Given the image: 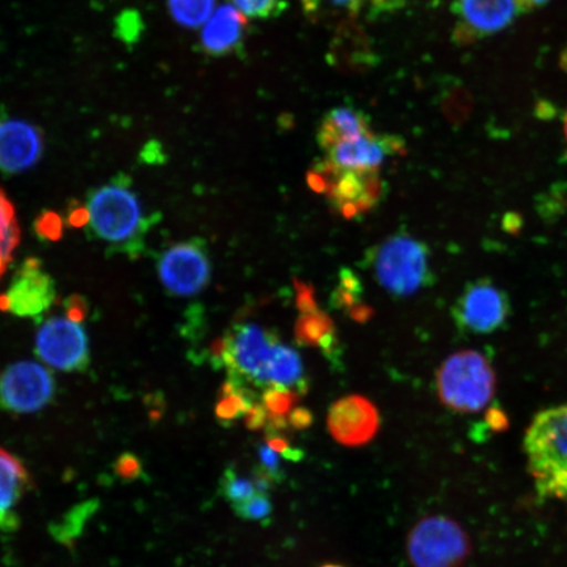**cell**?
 <instances>
[{
  "instance_id": "cell-23",
  "label": "cell",
  "mask_w": 567,
  "mask_h": 567,
  "mask_svg": "<svg viewBox=\"0 0 567 567\" xmlns=\"http://www.w3.org/2000/svg\"><path fill=\"white\" fill-rule=\"evenodd\" d=\"M382 2L385 0H302V6L308 17L318 20L328 17L359 16L365 6Z\"/></svg>"
},
{
  "instance_id": "cell-21",
  "label": "cell",
  "mask_w": 567,
  "mask_h": 567,
  "mask_svg": "<svg viewBox=\"0 0 567 567\" xmlns=\"http://www.w3.org/2000/svg\"><path fill=\"white\" fill-rule=\"evenodd\" d=\"M20 243V228L10 198L0 188V278L11 264L13 252Z\"/></svg>"
},
{
  "instance_id": "cell-14",
  "label": "cell",
  "mask_w": 567,
  "mask_h": 567,
  "mask_svg": "<svg viewBox=\"0 0 567 567\" xmlns=\"http://www.w3.org/2000/svg\"><path fill=\"white\" fill-rule=\"evenodd\" d=\"M44 153L39 126L25 120L0 116V172L18 175L31 169Z\"/></svg>"
},
{
  "instance_id": "cell-26",
  "label": "cell",
  "mask_w": 567,
  "mask_h": 567,
  "mask_svg": "<svg viewBox=\"0 0 567 567\" xmlns=\"http://www.w3.org/2000/svg\"><path fill=\"white\" fill-rule=\"evenodd\" d=\"M234 512L245 520H264L272 513V502L268 493L258 492L239 505L234 506Z\"/></svg>"
},
{
  "instance_id": "cell-27",
  "label": "cell",
  "mask_w": 567,
  "mask_h": 567,
  "mask_svg": "<svg viewBox=\"0 0 567 567\" xmlns=\"http://www.w3.org/2000/svg\"><path fill=\"white\" fill-rule=\"evenodd\" d=\"M246 19H268L281 10L280 0H231Z\"/></svg>"
},
{
  "instance_id": "cell-24",
  "label": "cell",
  "mask_w": 567,
  "mask_h": 567,
  "mask_svg": "<svg viewBox=\"0 0 567 567\" xmlns=\"http://www.w3.org/2000/svg\"><path fill=\"white\" fill-rule=\"evenodd\" d=\"M257 493L258 488L257 484H255V480L239 476L234 470H228L224 473L221 478V494L233 507L250 499L251 496Z\"/></svg>"
},
{
  "instance_id": "cell-8",
  "label": "cell",
  "mask_w": 567,
  "mask_h": 567,
  "mask_svg": "<svg viewBox=\"0 0 567 567\" xmlns=\"http://www.w3.org/2000/svg\"><path fill=\"white\" fill-rule=\"evenodd\" d=\"M509 315L512 307L505 290L487 279L467 284L452 310L460 331L474 336L498 331Z\"/></svg>"
},
{
  "instance_id": "cell-20",
  "label": "cell",
  "mask_w": 567,
  "mask_h": 567,
  "mask_svg": "<svg viewBox=\"0 0 567 567\" xmlns=\"http://www.w3.org/2000/svg\"><path fill=\"white\" fill-rule=\"evenodd\" d=\"M295 336L297 343L307 347H318L326 357L338 360V338L334 322L321 310L301 315L296 323Z\"/></svg>"
},
{
  "instance_id": "cell-28",
  "label": "cell",
  "mask_w": 567,
  "mask_h": 567,
  "mask_svg": "<svg viewBox=\"0 0 567 567\" xmlns=\"http://www.w3.org/2000/svg\"><path fill=\"white\" fill-rule=\"evenodd\" d=\"M145 25L137 11L127 10L116 19V38L125 44H134L144 33Z\"/></svg>"
},
{
  "instance_id": "cell-19",
  "label": "cell",
  "mask_w": 567,
  "mask_h": 567,
  "mask_svg": "<svg viewBox=\"0 0 567 567\" xmlns=\"http://www.w3.org/2000/svg\"><path fill=\"white\" fill-rule=\"evenodd\" d=\"M371 131L370 120L363 112L350 109V106H339L324 116L317 140L324 152L326 148L339 141L357 137Z\"/></svg>"
},
{
  "instance_id": "cell-32",
  "label": "cell",
  "mask_w": 567,
  "mask_h": 567,
  "mask_svg": "<svg viewBox=\"0 0 567 567\" xmlns=\"http://www.w3.org/2000/svg\"><path fill=\"white\" fill-rule=\"evenodd\" d=\"M296 282V288L299 290V295H297V307H299L302 315L313 313V311L318 310L313 288L297 280Z\"/></svg>"
},
{
  "instance_id": "cell-13",
  "label": "cell",
  "mask_w": 567,
  "mask_h": 567,
  "mask_svg": "<svg viewBox=\"0 0 567 567\" xmlns=\"http://www.w3.org/2000/svg\"><path fill=\"white\" fill-rule=\"evenodd\" d=\"M403 148L405 145L400 137L381 136L371 131L326 148L324 161L346 172L379 173L384 162Z\"/></svg>"
},
{
  "instance_id": "cell-11",
  "label": "cell",
  "mask_w": 567,
  "mask_h": 567,
  "mask_svg": "<svg viewBox=\"0 0 567 567\" xmlns=\"http://www.w3.org/2000/svg\"><path fill=\"white\" fill-rule=\"evenodd\" d=\"M55 297L51 274L40 259L28 258L17 269L7 292L0 295V310L20 318H35L52 307Z\"/></svg>"
},
{
  "instance_id": "cell-6",
  "label": "cell",
  "mask_w": 567,
  "mask_h": 567,
  "mask_svg": "<svg viewBox=\"0 0 567 567\" xmlns=\"http://www.w3.org/2000/svg\"><path fill=\"white\" fill-rule=\"evenodd\" d=\"M406 547L413 567H461L472 549L464 528L443 515L417 522L409 534Z\"/></svg>"
},
{
  "instance_id": "cell-16",
  "label": "cell",
  "mask_w": 567,
  "mask_h": 567,
  "mask_svg": "<svg viewBox=\"0 0 567 567\" xmlns=\"http://www.w3.org/2000/svg\"><path fill=\"white\" fill-rule=\"evenodd\" d=\"M520 11L517 0H456L455 38L470 42L505 30Z\"/></svg>"
},
{
  "instance_id": "cell-15",
  "label": "cell",
  "mask_w": 567,
  "mask_h": 567,
  "mask_svg": "<svg viewBox=\"0 0 567 567\" xmlns=\"http://www.w3.org/2000/svg\"><path fill=\"white\" fill-rule=\"evenodd\" d=\"M380 415L370 400L349 395L332 405L328 414V429L334 441L346 446L370 443L378 434Z\"/></svg>"
},
{
  "instance_id": "cell-36",
  "label": "cell",
  "mask_w": 567,
  "mask_h": 567,
  "mask_svg": "<svg viewBox=\"0 0 567 567\" xmlns=\"http://www.w3.org/2000/svg\"><path fill=\"white\" fill-rule=\"evenodd\" d=\"M69 221L75 228H82V226L89 224V212L86 208H76L70 212Z\"/></svg>"
},
{
  "instance_id": "cell-1",
  "label": "cell",
  "mask_w": 567,
  "mask_h": 567,
  "mask_svg": "<svg viewBox=\"0 0 567 567\" xmlns=\"http://www.w3.org/2000/svg\"><path fill=\"white\" fill-rule=\"evenodd\" d=\"M212 357L226 368L234 384L250 389L286 388L297 394L308 389L299 352L259 324L234 326L213 344Z\"/></svg>"
},
{
  "instance_id": "cell-29",
  "label": "cell",
  "mask_w": 567,
  "mask_h": 567,
  "mask_svg": "<svg viewBox=\"0 0 567 567\" xmlns=\"http://www.w3.org/2000/svg\"><path fill=\"white\" fill-rule=\"evenodd\" d=\"M258 456L260 473H264L269 480L272 481V484H278L284 478V472L281 470V453L274 450L271 445L267 442L259 445Z\"/></svg>"
},
{
  "instance_id": "cell-39",
  "label": "cell",
  "mask_w": 567,
  "mask_h": 567,
  "mask_svg": "<svg viewBox=\"0 0 567 567\" xmlns=\"http://www.w3.org/2000/svg\"><path fill=\"white\" fill-rule=\"evenodd\" d=\"M565 134H566V140H567V113H566V117H565Z\"/></svg>"
},
{
  "instance_id": "cell-38",
  "label": "cell",
  "mask_w": 567,
  "mask_h": 567,
  "mask_svg": "<svg viewBox=\"0 0 567 567\" xmlns=\"http://www.w3.org/2000/svg\"><path fill=\"white\" fill-rule=\"evenodd\" d=\"M547 2H549V0H517L520 11H530Z\"/></svg>"
},
{
  "instance_id": "cell-9",
  "label": "cell",
  "mask_w": 567,
  "mask_h": 567,
  "mask_svg": "<svg viewBox=\"0 0 567 567\" xmlns=\"http://www.w3.org/2000/svg\"><path fill=\"white\" fill-rule=\"evenodd\" d=\"M55 392L51 371L35 361H18L0 372V409L31 414L49 405Z\"/></svg>"
},
{
  "instance_id": "cell-34",
  "label": "cell",
  "mask_w": 567,
  "mask_h": 567,
  "mask_svg": "<svg viewBox=\"0 0 567 567\" xmlns=\"http://www.w3.org/2000/svg\"><path fill=\"white\" fill-rule=\"evenodd\" d=\"M339 286L351 290L353 293L363 295V284H361L359 276L350 268L340 269Z\"/></svg>"
},
{
  "instance_id": "cell-3",
  "label": "cell",
  "mask_w": 567,
  "mask_h": 567,
  "mask_svg": "<svg viewBox=\"0 0 567 567\" xmlns=\"http://www.w3.org/2000/svg\"><path fill=\"white\" fill-rule=\"evenodd\" d=\"M524 452L538 495L567 502V405L535 416L524 437Z\"/></svg>"
},
{
  "instance_id": "cell-33",
  "label": "cell",
  "mask_w": 567,
  "mask_h": 567,
  "mask_svg": "<svg viewBox=\"0 0 567 567\" xmlns=\"http://www.w3.org/2000/svg\"><path fill=\"white\" fill-rule=\"evenodd\" d=\"M87 303L86 300L81 296H71L65 302L66 317L71 321L81 323L87 316Z\"/></svg>"
},
{
  "instance_id": "cell-30",
  "label": "cell",
  "mask_w": 567,
  "mask_h": 567,
  "mask_svg": "<svg viewBox=\"0 0 567 567\" xmlns=\"http://www.w3.org/2000/svg\"><path fill=\"white\" fill-rule=\"evenodd\" d=\"M35 231L42 239L59 240L62 237L61 217L53 212L42 213L35 223Z\"/></svg>"
},
{
  "instance_id": "cell-2",
  "label": "cell",
  "mask_w": 567,
  "mask_h": 567,
  "mask_svg": "<svg viewBox=\"0 0 567 567\" xmlns=\"http://www.w3.org/2000/svg\"><path fill=\"white\" fill-rule=\"evenodd\" d=\"M89 233L113 254L138 258L153 219L146 215L130 177L118 175L87 195Z\"/></svg>"
},
{
  "instance_id": "cell-17",
  "label": "cell",
  "mask_w": 567,
  "mask_h": 567,
  "mask_svg": "<svg viewBox=\"0 0 567 567\" xmlns=\"http://www.w3.org/2000/svg\"><path fill=\"white\" fill-rule=\"evenodd\" d=\"M31 487L30 473L12 453L0 449V532L19 527L18 508Z\"/></svg>"
},
{
  "instance_id": "cell-10",
  "label": "cell",
  "mask_w": 567,
  "mask_h": 567,
  "mask_svg": "<svg viewBox=\"0 0 567 567\" xmlns=\"http://www.w3.org/2000/svg\"><path fill=\"white\" fill-rule=\"evenodd\" d=\"M35 352L54 370L82 372L90 364L87 332L68 317L48 319L35 336Z\"/></svg>"
},
{
  "instance_id": "cell-7",
  "label": "cell",
  "mask_w": 567,
  "mask_h": 567,
  "mask_svg": "<svg viewBox=\"0 0 567 567\" xmlns=\"http://www.w3.org/2000/svg\"><path fill=\"white\" fill-rule=\"evenodd\" d=\"M157 267L162 286L176 297L203 292L212 278L209 250L200 238L169 245L161 252Z\"/></svg>"
},
{
  "instance_id": "cell-40",
  "label": "cell",
  "mask_w": 567,
  "mask_h": 567,
  "mask_svg": "<svg viewBox=\"0 0 567 567\" xmlns=\"http://www.w3.org/2000/svg\"><path fill=\"white\" fill-rule=\"evenodd\" d=\"M322 567H343V566H339V565H324Z\"/></svg>"
},
{
  "instance_id": "cell-37",
  "label": "cell",
  "mask_w": 567,
  "mask_h": 567,
  "mask_svg": "<svg viewBox=\"0 0 567 567\" xmlns=\"http://www.w3.org/2000/svg\"><path fill=\"white\" fill-rule=\"evenodd\" d=\"M350 316L358 322H367L373 316V311L364 303H359L349 311Z\"/></svg>"
},
{
  "instance_id": "cell-35",
  "label": "cell",
  "mask_w": 567,
  "mask_h": 567,
  "mask_svg": "<svg viewBox=\"0 0 567 567\" xmlns=\"http://www.w3.org/2000/svg\"><path fill=\"white\" fill-rule=\"evenodd\" d=\"M311 421H313V416L305 409H293L292 413L289 414V422L292 423L295 429H307Z\"/></svg>"
},
{
  "instance_id": "cell-18",
  "label": "cell",
  "mask_w": 567,
  "mask_h": 567,
  "mask_svg": "<svg viewBox=\"0 0 567 567\" xmlns=\"http://www.w3.org/2000/svg\"><path fill=\"white\" fill-rule=\"evenodd\" d=\"M246 20L233 4L219 7L203 27L200 35L203 51L213 56L236 52L245 38Z\"/></svg>"
},
{
  "instance_id": "cell-22",
  "label": "cell",
  "mask_w": 567,
  "mask_h": 567,
  "mask_svg": "<svg viewBox=\"0 0 567 567\" xmlns=\"http://www.w3.org/2000/svg\"><path fill=\"white\" fill-rule=\"evenodd\" d=\"M169 16L184 28L204 27L216 11V0H167Z\"/></svg>"
},
{
  "instance_id": "cell-25",
  "label": "cell",
  "mask_w": 567,
  "mask_h": 567,
  "mask_svg": "<svg viewBox=\"0 0 567 567\" xmlns=\"http://www.w3.org/2000/svg\"><path fill=\"white\" fill-rule=\"evenodd\" d=\"M297 393L286 388L271 386L264 390L261 403L267 410L268 421L276 417H286L295 406Z\"/></svg>"
},
{
  "instance_id": "cell-5",
  "label": "cell",
  "mask_w": 567,
  "mask_h": 567,
  "mask_svg": "<svg viewBox=\"0 0 567 567\" xmlns=\"http://www.w3.org/2000/svg\"><path fill=\"white\" fill-rule=\"evenodd\" d=\"M495 373L481 352L466 350L451 354L439 368V399L457 413L473 414L487 408L495 394Z\"/></svg>"
},
{
  "instance_id": "cell-12",
  "label": "cell",
  "mask_w": 567,
  "mask_h": 567,
  "mask_svg": "<svg viewBox=\"0 0 567 567\" xmlns=\"http://www.w3.org/2000/svg\"><path fill=\"white\" fill-rule=\"evenodd\" d=\"M311 172L322 177L324 194L346 218L357 217L373 208L382 193L379 173L346 172L324 159Z\"/></svg>"
},
{
  "instance_id": "cell-31",
  "label": "cell",
  "mask_w": 567,
  "mask_h": 567,
  "mask_svg": "<svg viewBox=\"0 0 567 567\" xmlns=\"http://www.w3.org/2000/svg\"><path fill=\"white\" fill-rule=\"evenodd\" d=\"M361 295L353 293L343 287H338L331 296V307L338 310H351L360 303Z\"/></svg>"
},
{
  "instance_id": "cell-4",
  "label": "cell",
  "mask_w": 567,
  "mask_h": 567,
  "mask_svg": "<svg viewBox=\"0 0 567 567\" xmlns=\"http://www.w3.org/2000/svg\"><path fill=\"white\" fill-rule=\"evenodd\" d=\"M375 281L390 295L406 297L434 284L431 251L422 240L396 233L368 254Z\"/></svg>"
}]
</instances>
